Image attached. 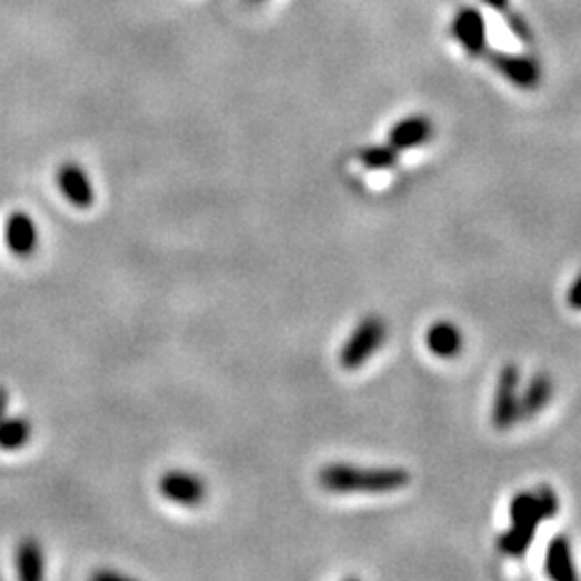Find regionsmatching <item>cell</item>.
Instances as JSON below:
<instances>
[{"instance_id": "1", "label": "cell", "mask_w": 581, "mask_h": 581, "mask_svg": "<svg viewBox=\"0 0 581 581\" xmlns=\"http://www.w3.org/2000/svg\"><path fill=\"white\" fill-rule=\"evenodd\" d=\"M410 472L403 468H355L334 463L319 472V484L332 493H390L410 484Z\"/></svg>"}, {"instance_id": "2", "label": "cell", "mask_w": 581, "mask_h": 581, "mask_svg": "<svg viewBox=\"0 0 581 581\" xmlns=\"http://www.w3.org/2000/svg\"><path fill=\"white\" fill-rule=\"evenodd\" d=\"M385 341V321L377 314H369L360 321V325L349 334L341 349V367L347 371H355L364 367L381 344Z\"/></svg>"}, {"instance_id": "3", "label": "cell", "mask_w": 581, "mask_h": 581, "mask_svg": "<svg viewBox=\"0 0 581 581\" xmlns=\"http://www.w3.org/2000/svg\"><path fill=\"white\" fill-rule=\"evenodd\" d=\"M158 493L162 500L171 502L174 507L197 509L206 502L209 491H207V482L203 477H199L190 470L172 468L158 479Z\"/></svg>"}, {"instance_id": "4", "label": "cell", "mask_w": 581, "mask_h": 581, "mask_svg": "<svg viewBox=\"0 0 581 581\" xmlns=\"http://www.w3.org/2000/svg\"><path fill=\"white\" fill-rule=\"evenodd\" d=\"M560 511V500L553 489L539 487L532 491L517 493L509 507V514L513 523H523L530 528H539L541 521L553 519Z\"/></svg>"}, {"instance_id": "5", "label": "cell", "mask_w": 581, "mask_h": 581, "mask_svg": "<svg viewBox=\"0 0 581 581\" xmlns=\"http://www.w3.org/2000/svg\"><path fill=\"white\" fill-rule=\"evenodd\" d=\"M517 388H519V369L514 364H507L498 379V390L491 411V422L498 431H509L521 420Z\"/></svg>"}, {"instance_id": "6", "label": "cell", "mask_w": 581, "mask_h": 581, "mask_svg": "<svg viewBox=\"0 0 581 581\" xmlns=\"http://www.w3.org/2000/svg\"><path fill=\"white\" fill-rule=\"evenodd\" d=\"M54 183L69 206L76 207V209H91L96 206L93 181H91L89 172L84 171L78 162H63L57 169Z\"/></svg>"}, {"instance_id": "7", "label": "cell", "mask_w": 581, "mask_h": 581, "mask_svg": "<svg viewBox=\"0 0 581 581\" xmlns=\"http://www.w3.org/2000/svg\"><path fill=\"white\" fill-rule=\"evenodd\" d=\"M484 54H487L491 68L495 69L498 73H502L509 82H513L514 87L532 91L541 84V68L534 59L523 57V54L500 52V50H491Z\"/></svg>"}, {"instance_id": "8", "label": "cell", "mask_w": 581, "mask_h": 581, "mask_svg": "<svg viewBox=\"0 0 581 581\" xmlns=\"http://www.w3.org/2000/svg\"><path fill=\"white\" fill-rule=\"evenodd\" d=\"M4 246L11 250V254L20 259L33 257L39 246V229L34 224L33 216L27 211H13L7 216L2 227Z\"/></svg>"}, {"instance_id": "9", "label": "cell", "mask_w": 581, "mask_h": 581, "mask_svg": "<svg viewBox=\"0 0 581 581\" xmlns=\"http://www.w3.org/2000/svg\"><path fill=\"white\" fill-rule=\"evenodd\" d=\"M452 34L470 57L487 52V24L477 7H461L452 20Z\"/></svg>"}, {"instance_id": "10", "label": "cell", "mask_w": 581, "mask_h": 581, "mask_svg": "<svg viewBox=\"0 0 581 581\" xmlns=\"http://www.w3.org/2000/svg\"><path fill=\"white\" fill-rule=\"evenodd\" d=\"M433 138V123L424 114H411L401 119L388 134V144L392 149L410 151L413 147H420Z\"/></svg>"}, {"instance_id": "11", "label": "cell", "mask_w": 581, "mask_h": 581, "mask_svg": "<svg viewBox=\"0 0 581 581\" xmlns=\"http://www.w3.org/2000/svg\"><path fill=\"white\" fill-rule=\"evenodd\" d=\"M545 573L549 580L553 581H575L578 580V569L573 562L571 543L567 537H555L549 543L548 555H545Z\"/></svg>"}, {"instance_id": "12", "label": "cell", "mask_w": 581, "mask_h": 581, "mask_svg": "<svg viewBox=\"0 0 581 581\" xmlns=\"http://www.w3.org/2000/svg\"><path fill=\"white\" fill-rule=\"evenodd\" d=\"M553 397V381L548 373H539L532 377V381L525 385V392L519 397V411L521 420H530L545 410Z\"/></svg>"}, {"instance_id": "13", "label": "cell", "mask_w": 581, "mask_h": 581, "mask_svg": "<svg viewBox=\"0 0 581 581\" xmlns=\"http://www.w3.org/2000/svg\"><path fill=\"white\" fill-rule=\"evenodd\" d=\"M16 573L20 580L37 581L46 575V551L34 539H22L16 549Z\"/></svg>"}, {"instance_id": "14", "label": "cell", "mask_w": 581, "mask_h": 581, "mask_svg": "<svg viewBox=\"0 0 581 581\" xmlns=\"http://www.w3.org/2000/svg\"><path fill=\"white\" fill-rule=\"evenodd\" d=\"M427 347L433 355L450 360L454 355L461 353L463 349V334L457 325H452L450 321H438L435 325L429 328L427 332Z\"/></svg>"}, {"instance_id": "15", "label": "cell", "mask_w": 581, "mask_h": 581, "mask_svg": "<svg viewBox=\"0 0 581 581\" xmlns=\"http://www.w3.org/2000/svg\"><path fill=\"white\" fill-rule=\"evenodd\" d=\"M33 438V422L24 415H2L0 418V450L18 452L27 448Z\"/></svg>"}, {"instance_id": "16", "label": "cell", "mask_w": 581, "mask_h": 581, "mask_svg": "<svg viewBox=\"0 0 581 581\" xmlns=\"http://www.w3.org/2000/svg\"><path fill=\"white\" fill-rule=\"evenodd\" d=\"M537 537V528H530V525H523V523H513L511 530H507L500 541H498V548L504 553V555H511V558H521L528 553V549L532 545Z\"/></svg>"}, {"instance_id": "17", "label": "cell", "mask_w": 581, "mask_h": 581, "mask_svg": "<svg viewBox=\"0 0 581 581\" xmlns=\"http://www.w3.org/2000/svg\"><path fill=\"white\" fill-rule=\"evenodd\" d=\"M358 158L369 171H390L399 162V151L385 142L375 147H364Z\"/></svg>"}, {"instance_id": "18", "label": "cell", "mask_w": 581, "mask_h": 581, "mask_svg": "<svg viewBox=\"0 0 581 581\" xmlns=\"http://www.w3.org/2000/svg\"><path fill=\"white\" fill-rule=\"evenodd\" d=\"M567 302L573 310H581V276L571 284L569 289V295H567Z\"/></svg>"}, {"instance_id": "19", "label": "cell", "mask_w": 581, "mask_h": 581, "mask_svg": "<svg viewBox=\"0 0 581 581\" xmlns=\"http://www.w3.org/2000/svg\"><path fill=\"white\" fill-rule=\"evenodd\" d=\"M489 7H493L495 11H502V13H507L509 11V7H511V0H484Z\"/></svg>"}, {"instance_id": "20", "label": "cell", "mask_w": 581, "mask_h": 581, "mask_svg": "<svg viewBox=\"0 0 581 581\" xmlns=\"http://www.w3.org/2000/svg\"><path fill=\"white\" fill-rule=\"evenodd\" d=\"M4 405H7V399H4V394L0 392V418L4 415Z\"/></svg>"}]
</instances>
